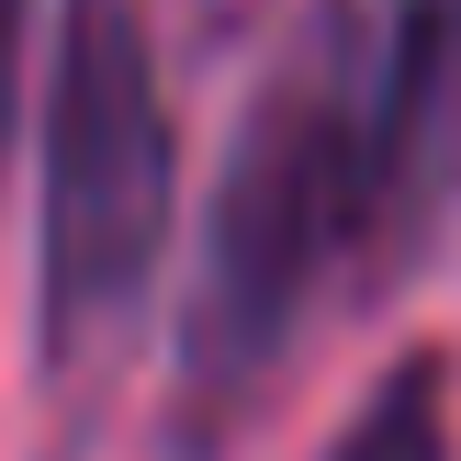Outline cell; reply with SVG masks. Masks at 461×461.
I'll use <instances>...</instances> for the list:
<instances>
[{
    "label": "cell",
    "instance_id": "obj_1",
    "mask_svg": "<svg viewBox=\"0 0 461 461\" xmlns=\"http://www.w3.org/2000/svg\"><path fill=\"white\" fill-rule=\"evenodd\" d=\"M349 259L372 270V0H304L203 203L192 293L169 327V461L248 439Z\"/></svg>",
    "mask_w": 461,
    "mask_h": 461
},
{
    "label": "cell",
    "instance_id": "obj_2",
    "mask_svg": "<svg viewBox=\"0 0 461 461\" xmlns=\"http://www.w3.org/2000/svg\"><path fill=\"white\" fill-rule=\"evenodd\" d=\"M180 214V113L147 0H57L45 23V203H34V405L79 461L124 394Z\"/></svg>",
    "mask_w": 461,
    "mask_h": 461
},
{
    "label": "cell",
    "instance_id": "obj_3",
    "mask_svg": "<svg viewBox=\"0 0 461 461\" xmlns=\"http://www.w3.org/2000/svg\"><path fill=\"white\" fill-rule=\"evenodd\" d=\"M461 203V0H383L372 23V282Z\"/></svg>",
    "mask_w": 461,
    "mask_h": 461
},
{
    "label": "cell",
    "instance_id": "obj_4",
    "mask_svg": "<svg viewBox=\"0 0 461 461\" xmlns=\"http://www.w3.org/2000/svg\"><path fill=\"white\" fill-rule=\"evenodd\" d=\"M327 461H461V439H450V360L439 349L383 360L372 394L349 405V428L327 439Z\"/></svg>",
    "mask_w": 461,
    "mask_h": 461
},
{
    "label": "cell",
    "instance_id": "obj_5",
    "mask_svg": "<svg viewBox=\"0 0 461 461\" xmlns=\"http://www.w3.org/2000/svg\"><path fill=\"white\" fill-rule=\"evenodd\" d=\"M23 34H34V0H0V169L23 135Z\"/></svg>",
    "mask_w": 461,
    "mask_h": 461
}]
</instances>
